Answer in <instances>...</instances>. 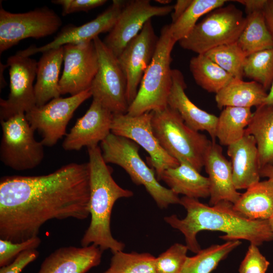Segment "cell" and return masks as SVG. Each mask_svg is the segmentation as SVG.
<instances>
[{
  "instance_id": "cell-4",
  "label": "cell",
  "mask_w": 273,
  "mask_h": 273,
  "mask_svg": "<svg viewBox=\"0 0 273 273\" xmlns=\"http://www.w3.org/2000/svg\"><path fill=\"white\" fill-rule=\"evenodd\" d=\"M176 41L170 30L164 26L150 64L144 72L137 95L129 106L127 113L135 116L161 110L168 106L172 79L171 54Z\"/></svg>"
},
{
  "instance_id": "cell-1",
  "label": "cell",
  "mask_w": 273,
  "mask_h": 273,
  "mask_svg": "<svg viewBox=\"0 0 273 273\" xmlns=\"http://www.w3.org/2000/svg\"><path fill=\"white\" fill-rule=\"evenodd\" d=\"M88 163H71L36 176L0 180V238L22 242L38 236L52 219L83 220L89 215Z\"/></svg>"
},
{
  "instance_id": "cell-14",
  "label": "cell",
  "mask_w": 273,
  "mask_h": 273,
  "mask_svg": "<svg viewBox=\"0 0 273 273\" xmlns=\"http://www.w3.org/2000/svg\"><path fill=\"white\" fill-rule=\"evenodd\" d=\"M63 47L64 69L60 79L61 95L74 96L89 88L99 68L93 40Z\"/></svg>"
},
{
  "instance_id": "cell-48",
  "label": "cell",
  "mask_w": 273,
  "mask_h": 273,
  "mask_svg": "<svg viewBox=\"0 0 273 273\" xmlns=\"http://www.w3.org/2000/svg\"><path fill=\"white\" fill-rule=\"evenodd\" d=\"M268 220L269 225H270V229H271V230L273 235V216L270 218H269Z\"/></svg>"
},
{
  "instance_id": "cell-11",
  "label": "cell",
  "mask_w": 273,
  "mask_h": 273,
  "mask_svg": "<svg viewBox=\"0 0 273 273\" xmlns=\"http://www.w3.org/2000/svg\"><path fill=\"white\" fill-rule=\"evenodd\" d=\"M92 97L90 88L67 98H55L25 113L29 123L41 134L44 146L52 147L67 134L66 127L76 110Z\"/></svg>"
},
{
  "instance_id": "cell-12",
  "label": "cell",
  "mask_w": 273,
  "mask_h": 273,
  "mask_svg": "<svg viewBox=\"0 0 273 273\" xmlns=\"http://www.w3.org/2000/svg\"><path fill=\"white\" fill-rule=\"evenodd\" d=\"M152 117V111L135 116L113 114L111 129L112 133L128 139L145 150L159 180L164 170L177 166L179 162L160 145L153 132Z\"/></svg>"
},
{
  "instance_id": "cell-32",
  "label": "cell",
  "mask_w": 273,
  "mask_h": 273,
  "mask_svg": "<svg viewBox=\"0 0 273 273\" xmlns=\"http://www.w3.org/2000/svg\"><path fill=\"white\" fill-rule=\"evenodd\" d=\"M226 0H192L185 13L170 25L173 39L177 42L185 38L197 24L203 15L224 6Z\"/></svg>"
},
{
  "instance_id": "cell-27",
  "label": "cell",
  "mask_w": 273,
  "mask_h": 273,
  "mask_svg": "<svg viewBox=\"0 0 273 273\" xmlns=\"http://www.w3.org/2000/svg\"><path fill=\"white\" fill-rule=\"evenodd\" d=\"M246 133L256 143L260 169L273 165V106L262 105L253 113Z\"/></svg>"
},
{
  "instance_id": "cell-33",
  "label": "cell",
  "mask_w": 273,
  "mask_h": 273,
  "mask_svg": "<svg viewBox=\"0 0 273 273\" xmlns=\"http://www.w3.org/2000/svg\"><path fill=\"white\" fill-rule=\"evenodd\" d=\"M155 260L149 253L119 251L113 253L109 267L101 273H156Z\"/></svg>"
},
{
  "instance_id": "cell-26",
  "label": "cell",
  "mask_w": 273,
  "mask_h": 273,
  "mask_svg": "<svg viewBox=\"0 0 273 273\" xmlns=\"http://www.w3.org/2000/svg\"><path fill=\"white\" fill-rule=\"evenodd\" d=\"M267 95L266 90L259 83L233 78L216 94L215 99L219 109L226 107L251 108L262 105Z\"/></svg>"
},
{
  "instance_id": "cell-15",
  "label": "cell",
  "mask_w": 273,
  "mask_h": 273,
  "mask_svg": "<svg viewBox=\"0 0 273 273\" xmlns=\"http://www.w3.org/2000/svg\"><path fill=\"white\" fill-rule=\"evenodd\" d=\"M173 8V6L171 5H152L149 0L126 1L114 26L103 42L117 58L148 20L155 16L167 15Z\"/></svg>"
},
{
  "instance_id": "cell-5",
  "label": "cell",
  "mask_w": 273,
  "mask_h": 273,
  "mask_svg": "<svg viewBox=\"0 0 273 273\" xmlns=\"http://www.w3.org/2000/svg\"><path fill=\"white\" fill-rule=\"evenodd\" d=\"M151 124L156 138L167 154L201 171L212 141L188 126L178 112L169 106L152 111Z\"/></svg>"
},
{
  "instance_id": "cell-17",
  "label": "cell",
  "mask_w": 273,
  "mask_h": 273,
  "mask_svg": "<svg viewBox=\"0 0 273 273\" xmlns=\"http://www.w3.org/2000/svg\"><path fill=\"white\" fill-rule=\"evenodd\" d=\"M126 1L114 0L103 13L92 21L80 26L69 25L62 28L53 40L41 47L31 46L17 54L30 57L38 53L58 48L68 44H78L93 40L100 33L109 32L114 26Z\"/></svg>"
},
{
  "instance_id": "cell-24",
  "label": "cell",
  "mask_w": 273,
  "mask_h": 273,
  "mask_svg": "<svg viewBox=\"0 0 273 273\" xmlns=\"http://www.w3.org/2000/svg\"><path fill=\"white\" fill-rule=\"evenodd\" d=\"M169 189L177 195L198 199L209 197V182L208 177L188 163L179 162L174 168L166 169L160 176Z\"/></svg>"
},
{
  "instance_id": "cell-22",
  "label": "cell",
  "mask_w": 273,
  "mask_h": 273,
  "mask_svg": "<svg viewBox=\"0 0 273 273\" xmlns=\"http://www.w3.org/2000/svg\"><path fill=\"white\" fill-rule=\"evenodd\" d=\"M234 186L247 189L260 180L258 155L254 137L246 133L239 141L228 146Z\"/></svg>"
},
{
  "instance_id": "cell-44",
  "label": "cell",
  "mask_w": 273,
  "mask_h": 273,
  "mask_svg": "<svg viewBox=\"0 0 273 273\" xmlns=\"http://www.w3.org/2000/svg\"><path fill=\"white\" fill-rule=\"evenodd\" d=\"M259 173L260 176L267 177L273 181V165L262 167L260 169Z\"/></svg>"
},
{
  "instance_id": "cell-29",
  "label": "cell",
  "mask_w": 273,
  "mask_h": 273,
  "mask_svg": "<svg viewBox=\"0 0 273 273\" xmlns=\"http://www.w3.org/2000/svg\"><path fill=\"white\" fill-rule=\"evenodd\" d=\"M246 17L245 27L236 42L246 56L273 48L263 10L247 14Z\"/></svg>"
},
{
  "instance_id": "cell-30",
  "label": "cell",
  "mask_w": 273,
  "mask_h": 273,
  "mask_svg": "<svg viewBox=\"0 0 273 273\" xmlns=\"http://www.w3.org/2000/svg\"><path fill=\"white\" fill-rule=\"evenodd\" d=\"M189 67L196 83L209 93H217L234 78L205 54L192 58Z\"/></svg>"
},
{
  "instance_id": "cell-19",
  "label": "cell",
  "mask_w": 273,
  "mask_h": 273,
  "mask_svg": "<svg viewBox=\"0 0 273 273\" xmlns=\"http://www.w3.org/2000/svg\"><path fill=\"white\" fill-rule=\"evenodd\" d=\"M204 167L209 182V205L221 201L235 204L241 194L236 189L231 161L224 157L221 147L212 141L204 158Z\"/></svg>"
},
{
  "instance_id": "cell-2",
  "label": "cell",
  "mask_w": 273,
  "mask_h": 273,
  "mask_svg": "<svg viewBox=\"0 0 273 273\" xmlns=\"http://www.w3.org/2000/svg\"><path fill=\"white\" fill-rule=\"evenodd\" d=\"M179 204L187 211L184 218L172 214L164 217L165 221L178 230L185 237L189 250L197 253L201 249L197 235L202 231H220V237L228 241L245 240L259 246L273 240L268 220H250L233 209V204L221 201L213 206L201 203L198 199L184 196Z\"/></svg>"
},
{
  "instance_id": "cell-28",
  "label": "cell",
  "mask_w": 273,
  "mask_h": 273,
  "mask_svg": "<svg viewBox=\"0 0 273 273\" xmlns=\"http://www.w3.org/2000/svg\"><path fill=\"white\" fill-rule=\"evenodd\" d=\"M253 113L251 108L226 107L217 117L216 138L221 145L229 146L246 134Z\"/></svg>"
},
{
  "instance_id": "cell-10",
  "label": "cell",
  "mask_w": 273,
  "mask_h": 273,
  "mask_svg": "<svg viewBox=\"0 0 273 273\" xmlns=\"http://www.w3.org/2000/svg\"><path fill=\"white\" fill-rule=\"evenodd\" d=\"M60 17L47 7L23 13L0 8V53L28 38L38 39L53 34L61 26Z\"/></svg>"
},
{
  "instance_id": "cell-35",
  "label": "cell",
  "mask_w": 273,
  "mask_h": 273,
  "mask_svg": "<svg viewBox=\"0 0 273 273\" xmlns=\"http://www.w3.org/2000/svg\"><path fill=\"white\" fill-rule=\"evenodd\" d=\"M244 75L259 83L266 90L270 88L273 81V48L248 56Z\"/></svg>"
},
{
  "instance_id": "cell-23",
  "label": "cell",
  "mask_w": 273,
  "mask_h": 273,
  "mask_svg": "<svg viewBox=\"0 0 273 273\" xmlns=\"http://www.w3.org/2000/svg\"><path fill=\"white\" fill-rule=\"evenodd\" d=\"M63 47L42 53L37 62L34 93L36 106L60 97L59 78L63 62Z\"/></svg>"
},
{
  "instance_id": "cell-16",
  "label": "cell",
  "mask_w": 273,
  "mask_h": 273,
  "mask_svg": "<svg viewBox=\"0 0 273 273\" xmlns=\"http://www.w3.org/2000/svg\"><path fill=\"white\" fill-rule=\"evenodd\" d=\"M158 40L150 19L117 57L126 79V97L129 106L137 95L144 72L154 56Z\"/></svg>"
},
{
  "instance_id": "cell-46",
  "label": "cell",
  "mask_w": 273,
  "mask_h": 273,
  "mask_svg": "<svg viewBox=\"0 0 273 273\" xmlns=\"http://www.w3.org/2000/svg\"><path fill=\"white\" fill-rule=\"evenodd\" d=\"M8 67L7 65H4L1 63V88L4 87L6 85L5 79L3 77L4 68Z\"/></svg>"
},
{
  "instance_id": "cell-41",
  "label": "cell",
  "mask_w": 273,
  "mask_h": 273,
  "mask_svg": "<svg viewBox=\"0 0 273 273\" xmlns=\"http://www.w3.org/2000/svg\"><path fill=\"white\" fill-rule=\"evenodd\" d=\"M267 0H237V2L243 6L247 14L254 12L263 10Z\"/></svg>"
},
{
  "instance_id": "cell-43",
  "label": "cell",
  "mask_w": 273,
  "mask_h": 273,
  "mask_svg": "<svg viewBox=\"0 0 273 273\" xmlns=\"http://www.w3.org/2000/svg\"><path fill=\"white\" fill-rule=\"evenodd\" d=\"M192 0H178L173 6L171 15L172 23L175 22L186 11Z\"/></svg>"
},
{
  "instance_id": "cell-8",
  "label": "cell",
  "mask_w": 273,
  "mask_h": 273,
  "mask_svg": "<svg viewBox=\"0 0 273 273\" xmlns=\"http://www.w3.org/2000/svg\"><path fill=\"white\" fill-rule=\"evenodd\" d=\"M2 135L0 159L7 166L17 171L32 169L43 159V145L36 140L25 113L1 120Z\"/></svg>"
},
{
  "instance_id": "cell-37",
  "label": "cell",
  "mask_w": 273,
  "mask_h": 273,
  "mask_svg": "<svg viewBox=\"0 0 273 273\" xmlns=\"http://www.w3.org/2000/svg\"><path fill=\"white\" fill-rule=\"evenodd\" d=\"M41 242L38 236L22 242H13L0 239V266L3 267L9 264L24 251L36 249L39 247Z\"/></svg>"
},
{
  "instance_id": "cell-40",
  "label": "cell",
  "mask_w": 273,
  "mask_h": 273,
  "mask_svg": "<svg viewBox=\"0 0 273 273\" xmlns=\"http://www.w3.org/2000/svg\"><path fill=\"white\" fill-rule=\"evenodd\" d=\"M39 256L36 249L24 251L18 255L9 264L1 267L0 273H20L29 263L34 261Z\"/></svg>"
},
{
  "instance_id": "cell-36",
  "label": "cell",
  "mask_w": 273,
  "mask_h": 273,
  "mask_svg": "<svg viewBox=\"0 0 273 273\" xmlns=\"http://www.w3.org/2000/svg\"><path fill=\"white\" fill-rule=\"evenodd\" d=\"M189 250L185 245L176 243L155 260L156 273H181Z\"/></svg>"
},
{
  "instance_id": "cell-3",
  "label": "cell",
  "mask_w": 273,
  "mask_h": 273,
  "mask_svg": "<svg viewBox=\"0 0 273 273\" xmlns=\"http://www.w3.org/2000/svg\"><path fill=\"white\" fill-rule=\"evenodd\" d=\"M90 170L89 225L81 240L82 247L92 244L112 253L122 251L125 244L115 239L110 228L111 216L115 202L133 195L121 187L112 177V169L104 161L101 148H87Z\"/></svg>"
},
{
  "instance_id": "cell-45",
  "label": "cell",
  "mask_w": 273,
  "mask_h": 273,
  "mask_svg": "<svg viewBox=\"0 0 273 273\" xmlns=\"http://www.w3.org/2000/svg\"><path fill=\"white\" fill-rule=\"evenodd\" d=\"M264 105L273 106V81L270 87V90L264 101Z\"/></svg>"
},
{
  "instance_id": "cell-6",
  "label": "cell",
  "mask_w": 273,
  "mask_h": 273,
  "mask_svg": "<svg viewBox=\"0 0 273 273\" xmlns=\"http://www.w3.org/2000/svg\"><path fill=\"white\" fill-rule=\"evenodd\" d=\"M100 148L105 162L122 167L135 185L145 187L160 208L180 203L178 195L159 183L154 170L141 158L139 146L133 141L111 133L101 143Z\"/></svg>"
},
{
  "instance_id": "cell-9",
  "label": "cell",
  "mask_w": 273,
  "mask_h": 273,
  "mask_svg": "<svg viewBox=\"0 0 273 273\" xmlns=\"http://www.w3.org/2000/svg\"><path fill=\"white\" fill-rule=\"evenodd\" d=\"M93 41L99 60V68L90 87L93 100L113 114L127 113L126 79L117 58L99 36Z\"/></svg>"
},
{
  "instance_id": "cell-34",
  "label": "cell",
  "mask_w": 273,
  "mask_h": 273,
  "mask_svg": "<svg viewBox=\"0 0 273 273\" xmlns=\"http://www.w3.org/2000/svg\"><path fill=\"white\" fill-rule=\"evenodd\" d=\"M204 54L234 78L242 79L247 56L237 42L215 47Z\"/></svg>"
},
{
  "instance_id": "cell-13",
  "label": "cell",
  "mask_w": 273,
  "mask_h": 273,
  "mask_svg": "<svg viewBox=\"0 0 273 273\" xmlns=\"http://www.w3.org/2000/svg\"><path fill=\"white\" fill-rule=\"evenodd\" d=\"M37 65L35 60L17 53L8 58L10 94L7 100H0L1 120L25 114L36 106L33 81Z\"/></svg>"
},
{
  "instance_id": "cell-38",
  "label": "cell",
  "mask_w": 273,
  "mask_h": 273,
  "mask_svg": "<svg viewBox=\"0 0 273 273\" xmlns=\"http://www.w3.org/2000/svg\"><path fill=\"white\" fill-rule=\"evenodd\" d=\"M269 262L261 253L258 246L250 244L239 268V273H265Z\"/></svg>"
},
{
  "instance_id": "cell-18",
  "label": "cell",
  "mask_w": 273,
  "mask_h": 273,
  "mask_svg": "<svg viewBox=\"0 0 273 273\" xmlns=\"http://www.w3.org/2000/svg\"><path fill=\"white\" fill-rule=\"evenodd\" d=\"M113 113L93 100L86 113L78 118L62 143L66 151H78L83 147L98 146L111 133Z\"/></svg>"
},
{
  "instance_id": "cell-7",
  "label": "cell",
  "mask_w": 273,
  "mask_h": 273,
  "mask_svg": "<svg viewBox=\"0 0 273 273\" xmlns=\"http://www.w3.org/2000/svg\"><path fill=\"white\" fill-rule=\"evenodd\" d=\"M246 17L233 5L216 9L178 42L184 49L204 54L220 46L236 42L243 31Z\"/></svg>"
},
{
  "instance_id": "cell-21",
  "label": "cell",
  "mask_w": 273,
  "mask_h": 273,
  "mask_svg": "<svg viewBox=\"0 0 273 273\" xmlns=\"http://www.w3.org/2000/svg\"><path fill=\"white\" fill-rule=\"evenodd\" d=\"M102 252L93 244L62 247L44 259L38 273H86L100 264Z\"/></svg>"
},
{
  "instance_id": "cell-31",
  "label": "cell",
  "mask_w": 273,
  "mask_h": 273,
  "mask_svg": "<svg viewBox=\"0 0 273 273\" xmlns=\"http://www.w3.org/2000/svg\"><path fill=\"white\" fill-rule=\"evenodd\" d=\"M241 244L240 240L228 241L201 249L187 258L181 273H211L219 262Z\"/></svg>"
},
{
  "instance_id": "cell-20",
  "label": "cell",
  "mask_w": 273,
  "mask_h": 273,
  "mask_svg": "<svg viewBox=\"0 0 273 273\" xmlns=\"http://www.w3.org/2000/svg\"><path fill=\"white\" fill-rule=\"evenodd\" d=\"M172 79L168 106L176 110L191 128L198 132L206 131L215 142L217 117L199 108L188 97L185 92L186 84L179 70H172Z\"/></svg>"
},
{
  "instance_id": "cell-47",
  "label": "cell",
  "mask_w": 273,
  "mask_h": 273,
  "mask_svg": "<svg viewBox=\"0 0 273 273\" xmlns=\"http://www.w3.org/2000/svg\"><path fill=\"white\" fill-rule=\"evenodd\" d=\"M156 2L164 5V6H167V4L170 3L171 1L169 0H156Z\"/></svg>"
},
{
  "instance_id": "cell-39",
  "label": "cell",
  "mask_w": 273,
  "mask_h": 273,
  "mask_svg": "<svg viewBox=\"0 0 273 273\" xmlns=\"http://www.w3.org/2000/svg\"><path fill=\"white\" fill-rule=\"evenodd\" d=\"M106 2V0L52 1V3L61 6L63 16L79 12H88L104 5Z\"/></svg>"
},
{
  "instance_id": "cell-25",
  "label": "cell",
  "mask_w": 273,
  "mask_h": 273,
  "mask_svg": "<svg viewBox=\"0 0 273 273\" xmlns=\"http://www.w3.org/2000/svg\"><path fill=\"white\" fill-rule=\"evenodd\" d=\"M233 209L248 219L268 220L273 216V181H259L247 189Z\"/></svg>"
},
{
  "instance_id": "cell-42",
  "label": "cell",
  "mask_w": 273,
  "mask_h": 273,
  "mask_svg": "<svg viewBox=\"0 0 273 273\" xmlns=\"http://www.w3.org/2000/svg\"><path fill=\"white\" fill-rule=\"evenodd\" d=\"M263 12L266 26L273 39V0H267Z\"/></svg>"
}]
</instances>
